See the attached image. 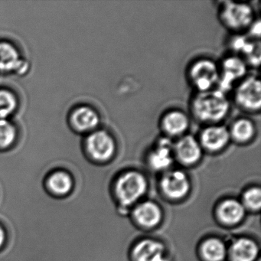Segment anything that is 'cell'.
I'll return each mask as SVG.
<instances>
[{
	"instance_id": "7",
	"label": "cell",
	"mask_w": 261,
	"mask_h": 261,
	"mask_svg": "<svg viewBox=\"0 0 261 261\" xmlns=\"http://www.w3.org/2000/svg\"><path fill=\"white\" fill-rule=\"evenodd\" d=\"M220 69L218 89L227 93L236 82L242 80L247 72V64L239 56H231L224 59Z\"/></svg>"
},
{
	"instance_id": "16",
	"label": "cell",
	"mask_w": 261,
	"mask_h": 261,
	"mask_svg": "<svg viewBox=\"0 0 261 261\" xmlns=\"http://www.w3.org/2000/svg\"><path fill=\"white\" fill-rule=\"evenodd\" d=\"M230 140L237 144H247L256 136V126L248 118H239L232 123L228 129Z\"/></svg>"
},
{
	"instance_id": "12",
	"label": "cell",
	"mask_w": 261,
	"mask_h": 261,
	"mask_svg": "<svg viewBox=\"0 0 261 261\" xmlns=\"http://www.w3.org/2000/svg\"><path fill=\"white\" fill-rule=\"evenodd\" d=\"M173 144L170 139L166 137L155 143L147 155V163L152 170L164 172L172 166L175 160Z\"/></svg>"
},
{
	"instance_id": "19",
	"label": "cell",
	"mask_w": 261,
	"mask_h": 261,
	"mask_svg": "<svg viewBox=\"0 0 261 261\" xmlns=\"http://www.w3.org/2000/svg\"><path fill=\"white\" fill-rule=\"evenodd\" d=\"M46 186L50 192L56 196L68 195L74 186L72 177L63 170L55 171L46 179Z\"/></svg>"
},
{
	"instance_id": "11",
	"label": "cell",
	"mask_w": 261,
	"mask_h": 261,
	"mask_svg": "<svg viewBox=\"0 0 261 261\" xmlns=\"http://www.w3.org/2000/svg\"><path fill=\"white\" fill-rule=\"evenodd\" d=\"M71 128L79 134H88L99 129L100 116L94 108L88 105L77 107L70 115Z\"/></svg>"
},
{
	"instance_id": "22",
	"label": "cell",
	"mask_w": 261,
	"mask_h": 261,
	"mask_svg": "<svg viewBox=\"0 0 261 261\" xmlns=\"http://www.w3.org/2000/svg\"><path fill=\"white\" fill-rule=\"evenodd\" d=\"M201 253L207 261H223L227 254V250L221 240L209 238L203 243Z\"/></svg>"
},
{
	"instance_id": "18",
	"label": "cell",
	"mask_w": 261,
	"mask_h": 261,
	"mask_svg": "<svg viewBox=\"0 0 261 261\" xmlns=\"http://www.w3.org/2000/svg\"><path fill=\"white\" fill-rule=\"evenodd\" d=\"M134 215L137 222L146 227H155L162 220L161 209L152 201H145L139 204L134 210Z\"/></svg>"
},
{
	"instance_id": "15",
	"label": "cell",
	"mask_w": 261,
	"mask_h": 261,
	"mask_svg": "<svg viewBox=\"0 0 261 261\" xmlns=\"http://www.w3.org/2000/svg\"><path fill=\"white\" fill-rule=\"evenodd\" d=\"M133 256L135 261H169L165 254L164 246L150 239L140 241L134 247Z\"/></svg>"
},
{
	"instance_id": "9",
	"label": "cell",
	"mask_w": 261,
	"mask_h": 261,
	"mask_svg": "<svg viewBox=\"0 0 261 261\" xmlns=\"http://www.w3.org/2000/svg\"><path fill=\"white\" fill-rule=\"evenodd\" d=\"M203 150L218 153L228 146L230 140L228 128L223 125H208L201 130L198 139Z\"/></svg>"
},
{
	"instance_id": "26",
	"label": "cell",
	"mask_w": 261,
	"mask_h": 261,
	"mask_svg": "<svg viewBox=\"0 0 261 261\" xmlns=\"http://www.w3.org/2000/svg\"><path fill=\"white\" fill-rule=\"evenodd\" d=\"M6 241V233L4 227L0 225V247H2Z\"/></svg>"
},
{
	"instance_id": "2",
	"label": "cell",
	"mask_w": 261,
	"mask_h": 261,
	"mask_svg": "<svg viewBox=\"0 0 261 261\" xmlns=\"http://www.w3.org/2000/svg\"><path fill=\"white\" fill-rule=\"evenodd\" d=\"M219 18L227 30L240 33L249 30L254 22V13L248 4L226 1L220 7Z\"/></svg>"
},
{
	"instance_id": "25",
	"label": "cell",
	"mask_w": 261,
	"mask_h": 261,
	"mask_svg": "<svg viewBox=\"0 0 261 261\" xmlns=\"http://www.w3.org/2000/svg\"><path fill=\"white\" fill-rule=\"evenodd\" d=\"M243 205L250 210H259L261 204V192L259 188H251L244 192Z\"/></svg>"
},
{
	"instance_id": "20",
	"label": "cell",
	"mask_w": 261,
	"mask_h": 261,
	"mask_svg": "<svg viewBox=\"0 0 261 261\" xmlns=\"http://www.w3.org/2000/svg\"><path fill=\"white\" fill-rule=\"evenodd\" d=\"M259 248L254 241L248 238H240L230 249L231 261H255Z\"/></svg>"
},
{
	"instance_id": "21",
	"label": "cell",
	"mask_w": 261,
	"mask_h": 261,
	"mask_svg": "<svg viewBox=\"0 0 261 261\" xmlns=\"http://www.w3.org/2000/svg\"><path fill=\"white\" fill-rule=\"evenodd\" d=\"M219 219L227 224L240 222L245 215V207L242 203L234 199H227L220 204L218 208Z\"/></svg>"
},
{
	"instance_id": "4",
	"label": "cell",
	"mask_w": 261,
	"mask_h": 261,
	"mask_svg": "<svg viewBox=\"0 0 261 261\" xmlns=\"http://www.w3.org/2000/svg\"><path fill=\"white\" fill-rule=\"evenodd\" d=\"M188 77L198 92L215 89L219 82V66L212 59H198L189 68Z\"/></svg>"
},
{
	"instance_id": "24",
	"label": "cell",
	"mask_w": 261,
	"mask_h": 261,
	"mask_svg": "<svg viewBox=\"0 0 261 261\" xmlns=\"http://www.w3.org/2000/svg\"><path fill=\"white\" fill-rule=\"evenodd\" d=\"M17 137L16 126L10 120L0 119V151L13 147Z\"/></svg>"
},
{
	"instance_id": "6",
	"label": "cell",
	"mask_w": 261,
	"mask_h": 261,
	"mask_svg": "<svg viewBox=\"0 0 261 261\" xmlns=\"http://www.w3.org/2000/svg\"><path fill=\"white\" fill-rule=\"evenodd\" d=\"M237 106L247 113L259 112L261 107L260 81L256 76L245 77L234 92Z\"/></svg>"
},
{
	"instance_id": "3",
	"label": "cell",
	"mask_w": 261,
	"mask_h": 261,
	"mask_svg": "<svg viewBox=\"0 0 261 261\" xmlns=\"http://www.w3.org/2000/svg\"><path fill=\"white\" fill-rule=\"evenodd\" d=\"M84 147L91 160L106 163L114 158L117 144L112 134L105 129H97L87 135Z\"/></svg>"
},
{
	"instance_id": "5",
	"label": "cell",
	"mask_w": 261,
	"mask_h": 261,
	"mask_svg": "<svg viewBox=\"0 0 261 261\" xmlns=\"http://www.w3.org/2000/svg\"><path fill=\"white\" fill-rule=\"evenodd\" d=\"M147 182L143 174L135 170L128 171L120 175L116 184L119 201L124 206L138 201L146 192Z\"/></svg>"
},
{
	"instance_id": "10",
	"label": "cell",
	"mask_w": 261,
	"mask_h": 261,
	"mask_svg": "<svg viewBox=\"0 0 261 261\" xmlns=\"http://www.w3.org/2000/svg\"><path fill=\"white\" fill-rule=\"evenodd\" d=\"M174 157L181 164L192 166L202 158L203 150L198 139L192 135H184L173 144Z\"/></svg>"
},
{
	"instance_id": "17",
	"label": "cell",
	"mask_w": 261,
	"mask_h": 261,
	"mask_svg": "<svg viewBox=\"0 0 261 261\" xmlns=\"http://www.w3.org/2000/svg\"><path fill=\"white\" fill-rule=\"evenodd\" d=\"M231 47L233 51L240 53L247 65H259V44L252 41L250 38L237 36L231 41Z\"/></svg>"
},
{
	"instance_id": "1",
	"label": "cell",
	"mask_w": 261,
	"mask_h": 261,
	"mask_svg": "<svg viewBox=\"0 0 261 261\" xmlns=\"http://www.w3.org/2000/svg\"><path fill=\"white\" fill-rule=\"evenodd\" d=\"M190 109L197 121L208 126L223 121L230 112V105L225 93L215 88L197 93L191 102Z\"/></svg>"
},
{
	"instance_id": "8",
	"label": "cell",
	"mask_w": 261,
	"mask_h": 261,
	"mask_svg": "<svg viewBox=\"0 0 261 261\" xmlns=\"http://www.w3.org/2000/svg\"><path fill=\"white\" fill-rule=\"evenodd\" d=\"M30 69L28 62L20 55L19 50L11 42H0V72L4 74H22Z\"/></svg>"
},
{
	"instance_id": "23",
	"label": "cell",
	"mask_w": 261,
	"mask_h": 261,
	"mask_svg": "<svg viewBox=\"0 0 261 261\" xmlns=\"http://www.w3.org/2000/svg\"><path fill=\"white\" fill-rule=\"evenodd\" d=\"M19 100L13 91L0 89V119L9 120L16 113Z\"/></svg>"
},
{
	"instance_id": "13",
	"label": "cell",
	"mask_w": 261,
	"mask_h": 261,
	"mask_svg": "<svg viewBox=\"0 0 261 261\" xmlns=\"http://www.w3.org/2000/svg\"><path fill=\"white\" fill-rule=\"evenodd\" d=\"M190 126L187 114L180 110H171L166 112L160 120V127L167 138L180 137L186 135Z\"/></svg>"
},
{
	"instance_id": "14",
	"label": "cell",
	"mask_w": 261,
	"mask_h": 261,
	"mask_svg": "<svg viewBox=\"0 0 261 261\" xmlns=\"http://www.w3.org/2000/svg\"><path fill=\"white\" fill-rule=\"evenodd\" d=\"M161 188L165 195L171 198H183L189 192L190 184L183 171H167L161 179Z\"/></svg>"
}]
</instances>
